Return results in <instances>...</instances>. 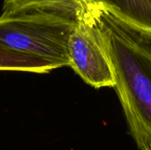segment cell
Masks as SVG:
<instances>
[{
  "instance_id": "6da1fadb",
  "label": "cell",
  "mask_w": 151,
  "mask_h": 150,
  "mask_svg": "<svg viewBox=\"0 0 151 150\" xmlns=\"http://www.w3.org/2000/svg\"><path fill=\"white\" fill-rule=\"evenodd\" d=\"M110 58L130 133L140 150L151 149V42L141 28L109 8L84 0Z\"/></svg>"
},
{
  "instance_id": "7a4b0ae2",
  "label": "cell",
  "mask_w": 151,
  "mask_h": 150,
  "mask_svg": "<svg viewBox=\"0 0 151 150\" xmlns=\"http://www.w3.org/2000/svg\"><path fill=\"white\" fill-rule=\"evenodd\" d=\"M76 13L42 9L4 11L0 45L51 62L58 68L69 66L68 40Z\"/></svg>"
},
{
  "instance_id": "3957f363",
  "label": "cell",
  "mask_w": 151,
  "mask_h": 150,
  "mask_svg": "<svg viewBox=\"0 0 151 150\" xmlns=\"http://www.w3.org/2000/svg\"><path fill=\"white\" fill-rule=\"evenodd\" d=\"M72 69L88 85L96 88H114L115 78L98 28L81 0L74 26L68 40Z\"/></svg>"
},
{
  "instance_id": "277c9868",
  "label": "cell",
  "mask_w": 151,
  "mask_h": 150,
  "mask_svg": "<svg viewBox=\"0 0 151 150\" xmlns=\"http://www.w3.org/2000/svg\"><path fill=\"white\" fill-rule=\"evenodd\" d=\"M104 5L132 24L151 30V0H89Z\"/></svg>"
},
{
  "instance_id": "5b68a950",
  "label": "cell",
  "mask_w": 151,
  "mask_h": 150,
  "mask_svg": "<svg viewBox=\"0 0 151 150\" xmlns=\"http://www.w3.org/2000/svg\"><path fill=\"white\" fill-rule=\"evenodd\" d=\"M58 66L51 62L18 53L0 45V71L48 73Z\"/></svg>"
},
{
  "instance_id": "8992f818",
  "label": "cell",
  "mask_w": 151,
  "mask_h": 150,
  "mask_svg": "<svg viewBox=\"0 0 151 150\" xmlns=\"http://www.w3.org/2000/svg\"><path fill=\"white\" fill-rule=\"evenodd\" d=\"M81 0H4V11L52 10L76 12Z\"/></svg>"
},
{
  "instance_id": "52a82bcc",
  "label": "cell",
  "mask_w": 151,
  "mask_h": 150,
  "mask_svg": "<svg viewBox=\"0 0 151 150\" xmlns=\"http://www.w3.org/2000/svg\"><path fill=\"white\" fill-rule=\"evenodd\" d=\"M141 30L142 31V33L145 34V36L149 39V41L151 42V30L150 29H144V28H141Z\"/></svg>"
},
{
  "instance_id": "ba28073f",
  "label": "cell",
  "mask_w": 151,
  "mask_h": 150,
  "mask_svg": "<svg viewBox=\"0 0 151 150\" xmlns=\"http://www.w3.org/2000/svg\"><path fill=\"white\" fill-rule=\"evenodd\" d=\"M150 150H151V149H150Z\"/></svg>"
}]
</instances>
